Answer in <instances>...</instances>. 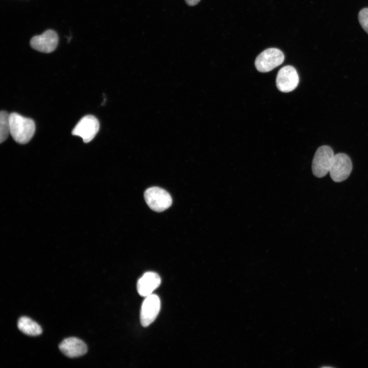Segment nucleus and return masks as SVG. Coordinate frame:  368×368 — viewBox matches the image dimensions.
I'll return each mask as SVG.
<instances>
[{
	"instance_id": "20e7f679",
	"label": "nucleus",
	"mask_w": 368,
	"mask_h": 368,
	"mask_svg": "<svg viewBox=\"0 0 368 368\" xmlns=\"http://www.w3.org/2000/svg\"><path fill=\"white\" fill-rule=\"evenodd\" d=\"M284 60L283 52L277 48H269L263 51L256 58L255 65L257 70L262 73L268 72Z\"/></svg>"
},
{
	"instance_id": "f257e3e1",
	"label": "nucleus",
	"mask_w": 368,
	"mask_h": 368,
	"mask_svg": "<svg viewBox=\"0 0 368 368\" xmlns=\"http://www.w3.org/2000/svg\"><path fill=\"white\" fill-rule=\"evenodd\" d=\"M9 120L10 134L14 140L21 144L29 142L35 131L34 121L16 112L10 114Z\"/></svg>"
},
{
	"instance_id": "423d86ee",
	"label": "nucleus",
	"mask_w": 368,
	"mask_h": 368,
	"mask_svg": "<svg viewBox=\"0 0 368 368\" xmlns=\"http://www.w3.org/2000/svg\"><path fill=\"white\" fill-rule=\"evenodd\" d=\"M100 127L98 119L94 116L87 115L78 122L72 133L81 137L84 143L90 142L99 131Z\"/></svg>"
},
{
	"instance_id": "0eeeda50",
	"label": "nucleus",
	"mask_w": 368,
	"mask_h": 368,
	"mask_svg": "<svg viewBox=\"0 0 368 368\" xmlns=\"http://www.w3.org/2000/svg\"><path fill=\"white\" fill-rule=\"evenodd\" d=\"M299 77L295 68L291 65H286L278 72L276 78L278 89L284 93L294 90L297 86Z\"/></svg>"
},
{
	"instance_id": "2eb2a0df",
	"label": "nucleus",
	"mask_w": 368,
	"mask_h": 368,
	"mask_svg": "<svg viewBox=\"0 0 368 368\" xmlns=\"http://www.w3.org/2000/svg\"><path fill=\"white\" fill-rule=\"evenodd\" d=\"M187 4L189 6H195L197 4L200 0H185Z\"/></svg>"
},
{
	"instance_id": "6e6552de",
	"label": "nucleus",
	"mask_w": 368,
	"mask_h": 368,
	"mask_svg": "<svg viewBox=\"0 0 368 368\" xmlns=\"http://www.w3.org/2000/svg\"><path fill=\"white\" fill-rule=\"evenodd\" d=\"M160 309V301L156 294L146 297L141 307L140 320L143 327H147L156 318Z\"/></svg>"
},
{
	"instance_id": "f8f14e48",
	"label": "nucleus",
	"mask_w": 368,
	"mask_h": 368,
	"mask_svg": "<svg viewBox=\"0 0 368 368\" xmlns=\"http://www.w3.org/2000/svg\"><path fill=\"white\" fill-rule=\"evenodd\" d=\"M17 327L21 332L29 336H38L42 332L41 327L37 323L26 316L19 318Z\"/></svg>"
},
{
	"instance_id": "4468645a",
	"label": "nucleus",
	"mask_w": 368,
	"mask_h": 368,
	"mask_svg": "<svg viewBox=\"0 0 368 368\" xmlns=\"http://www.w3.org/2000/svg\"><path fill=\"white\" fill-rule=\"evenodd\" d=\"M359 23L363 30L368 34V8H363L358 14Z\"/></svg>"
},
{
	"instance_id": "9d476101",
	"label": "nucleus",
	"mask_w": 368,
	"mask_h": 368,
	"mask_svg": "<svg viewBox=\"0 0 368 368\" xmlns=\"http://www.w3.org/2000/svg\"><path fill=\"white\" fill-rule=\"evenodd\" d=\"M59 348L64 355L70 358L80 357L85 354L87 351L85 343L74 337L64 339L59 344Z\"/></svg>"
},
{
	"instance_id": "39448f33",
	"label": "nucleus",
	"mask_w": 368,
	"mask_h": 368,
	"mask_svg": "<svg viewBox=\"0 0 368 368\" xmlns=\"http://www.w3.org/2000/svg\"><path fill=\"white\" fill-rule=\"evenodd\" d=\"M352 170L350 157L346 154L339 153L334 155L329 173L331 179L336 182L347 179Z\"/></svg>"
},
{
	"instance_id": "7ed1b4c3",
	"label": "nucleus",
	"mask_w": 368,
	"mask_h": 368,
	"mask_svg": "<svg viewBox=\"0 0 368 368\" xmlns=\"http://www.w3.org/2000/svg\"><path fill=\"white\" fill-rule=\"evenodd\" d=\"M145 200L152 210L163 212L172 204V198L166 190L156 187L147 189L144 193Z\"/></svg>"
},
{
	"instance_id": "f03ea898",
	"label": "nucleus",
	"mask_w": 368,
	"mask_h": 368,
	"mask_svg": "<svg viewBox=\"0 0 368 368\" xmlns=\"http://www.w3.org/2000/svg\"><path fill=\"white\" fill-rule=\"evenodd\" d=\"M334 156V152L330 146L323 145L318 148L312 163L313 175L318 178L326 176L329 172Z\"/></svg>"
},
{
	"instance_id": "ddd939ff",
	"label": "nucleus",
	"mask_w": 368,
	"mask_h": 368,
	"mask_svg": "<svg viewBox=\"0 0 368 368\" xmlns=\"http://www.w3.org/2000/svg\"><path fill=\"white\" fill-rule=\"evenodd\" d=\"M10 114L2 110L0 113V142L2 143L10 133Z\"/></svg>"
},
{
	"instance_id": "9b49d317",
	"label": "nucleus",
	"mask_w": 368,
	"mask_h": 368,
	"mask_svg": "<svg viewBox=\"0 0 368 368\" xmlns=\"http://www.w3.org/2000/svg\"><path fill=\"white\" fill-rule=\"evenodd\" d=\"M161 283L159 275L154 272H147L138 280L137 290L142 296H147L159 287Z\"/></svg>"
},
{
	"instance_id": "1a4fd4ad",
	"label": "nucleus",
	"mask_w": 368,
	"mask_h": 368,
	"mask_svg": "<svg viewBox=\"0 0 368 368\" xmlns=\"http://www.w3.org/2000/svg\"><path fill=\"white\" fill-rule=\"evenodd\" d=\"M58 42V37L56 32L48 30L41 35L33 37L30 40V45L35 50L49 53L56 49Z\"/></svg>"
}]
</instances>
